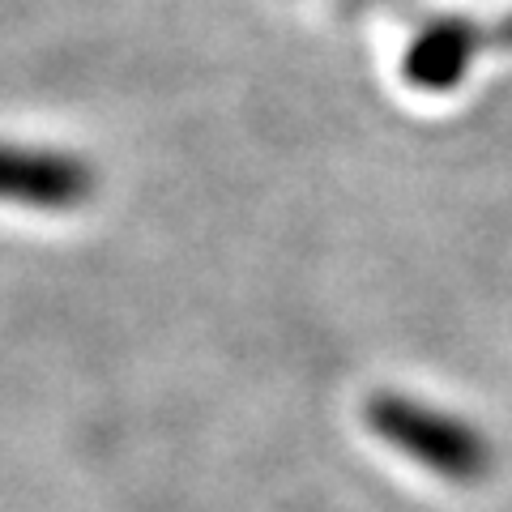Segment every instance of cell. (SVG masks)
Wrapping results in <instances>:
<instances>
[{
  "mask_svg": "<svg viewBox=\"0 0 512 512\" xmlns=\"http://www.w3.org/2000/svg\"><path fill=\"white\" fill-rule=\"evenodd\" d=\"M367 427L389 448L406 453L410 461H419L423 470L448 478V483H478L491 470V448L483 431L423 402H410V397H372L367 402Z\"/></svg>",
  "mask_w": 512,
  "mask_h": 512,
  "instance_id": "1",
  "label": "cell"
},
{
  "mask_svg": "<svg viewBox=\"0 0 512 512\" xmlns=\"http://www.w3.org/2000/svg\"><path fill=\"white\" fill-rule=\"evenodd\" d=\"M90 192H94V171L77 154L0 146V201L22 205V210L64 214L90 201Z\"/></svg>",
  "mask_w": 512,
  "mask_h": 512,
  "instance_id": "2",
  "label": "cell"
},
{
  "mask_svg": "<svg viewBox=\"0 0 512 512\" xmlns=\"http://www.w3.org/2000/svg\"><path fill=\"white\" fill-rule=\"evenodd\" d=\"M478 47H483V39L466 22L427 26L406 52V82L419 90H453L466 77Z\"/></svg>",
  "mask_w": 512,
  "mask_h": 512,
  "instance_id": "3",
  "label": "cell"
},
{
  "mask_svg": "<svg viewBox=\"0 0 512 512\" xmlns=\"http://www.w3.org/2000/svg\"><path fill=\"white\" fill-rule=\"evenodd\" d=\"M500 43H512V18L504 22V30H500Z\"/></svg>",
  "mask_w": 512,
  "mask_h": 512,
  "instance_id": "4",
  "label": "cell"
}]
</instances>
